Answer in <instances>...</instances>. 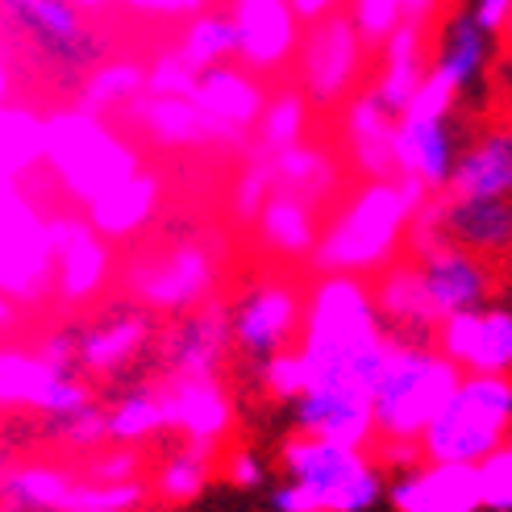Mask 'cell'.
<instances>
[{
  "instance_id": "cell-1",
  "label": "cell",
  "mask_w": 512,
  "mask_h": 512,
  "mask_svg": "<svg viewBox=\"0 0 512 512\" xmlns=\"http://www.w3.org/2000/svg\"><path fill=\"white\" fill-rule=\"evenodd\" d=\"M392 329L383 325L371 279L317 275L304 292V325L296 350L309 363V388L375 400Z\"/></svg>"
},
{
  "instance_id": "cell-2",
  "label": "cell",
  "mask_w": 512,
  "mask_h": 512,
  "mask_svg": "<svg viewBox=\"0 0 512 512\" xmlns=\"http://www.w3.org/2000/svg\"><path fill=\"white\" fill-rule=\"evenodd\" d=\"M279 471L284 483L267 492L271 512H371L379 500H388L392 483L367 450L296 429L279 442Z\"/></svg>"
},
{
  "instance_id": "cell-3",
  "label": "cell",
  "mask_w": 512,
  "mask_h": 512,
  "mask_svg": "<svg viewBox=\"0 0 512 512\" xmlns=\"http://www.w3.org/2000/svg\"><path fill=\"white\" fill-rule=\"evenodd\" d=\"M413 200L404 196L400 179H363L350 196L338 200L334 217L321 229V246L313 254L317 275H363L375 279L400 263L413 229Z\"/></svg>"
},
{
  "instance_id": "cell-4",
  "label": "cell",
  "mask_w": 512,
  "mask_h": 512,
  "mask_svg": "<svg viewBox=\"0 0 512 512\" xmlns=\"http://www.w3.org/2000/svg\"><path fill=\"white\" fill-rule=\"evenodd\" d=\"M458 383H463V367L450 363L433 338L392 334L375 388L379 442H421L433 417L458 392Z\"/></svg>"
},
{
  "instance_id": "cell-5",
  "label": "cell",
  "mask_w": 512,
  "mask_h": 512,
  "mask_svg": "<svg viewBox=\"0 0 512 512\" xmlns=\"http://www.w3.org/2000/svg\"><path fill=\"white\" fill-rule=\"evenodd\" d=\"M46 171L71 204L88 209L113 184L142 171V155L109 117L67 105L46 113Z\"/></svg>"
},
{
  "instance_id": "cell-6",
  "label": "cell",
  "mask_w": 512,
  "mask_h": 512,
  "mask_svg": "<svg viewBox=\"0 0 512 512\" xmlns=\"http://www.w3.org/2000/svg\"><path fill=\"white\" fill-rule=\"evenodd\" d=\"M221 250L209 238H179L163 250L134 254L121 267V292L155 317H188L200 304L217 300Z\"/></svg>"
},
{
  "instance_id": "cell-7",
  "label": "cell",
  "mask_w": 512,
  "mask_h": 512,
  "mask_svg": "<svg viewBox=\"0 0 512 512\" xmlns=\"http://www.w3.org/2000/svg\"><path fill=\"white\" fill-rule=\"evenodd\" d=\"M512 438V375H463L458 392L425 429L421 450L433 463L479 467Z\"/></svg>"
},
{
  "instance_id": "cell-8",
  "label": "cell",
  "mask_w": 512,
  "mask_h": 512,
  "mask_svg": "<svg viewBox=\"0 0 512 512\" xmlns=\"http://www.w3.org/2000/svg\"><path fill=\"white\" fill-rule=\"evenodd\" d=\"M0 296L5 309H38L55 296L50 217L13 179H0Z\"/></svg>"
},
{
  "instance_id": "cell-9",
  "label": "cell",
  "mask_w": 512,
  "mask_h": 512,
  "mask_svg": "<svg viewBox=\"0 0 512 512\" xmlns=\"http://www.w3.org/2000/svg\"><path fill=\"white\" fill-rule=\"evenodd\" d=\"M367 55L371 46L354 30L350 13H334L317 25H304L296 50L300 92L313 100V109H346L367 75Z\"/></svg>"
},
{
  "instance_id": "cell-10",
  "label": "cell",
  "mask_w": 512,
  "mask_h": 512,
  "mask_svg": "<svg viewBox=\"0 0 512 512\" xmlns=\"http://www.w3.org/2000/svg\"><path fill=\"white\" fill-rule=\"evenodd\" d=\"M96 404V392L84 371L50 367L34 346H5L0 350V408L13 417H42L67 421Z\"/></svg>"
},
{
  "instance_id": "cell-11",
  "label": "cell",
  "mask_w": 512,
  "mask_h": 512,
  "mask_svg": "<svg viewBox=\"0 0 512 512\" xmlns=\"http://www.w3.org/2000/svg\"><path fill=\"white\" fill-rule=\"evenodd\" d=\"M229 321H234V350L246 363H263L300 342L304 292L284 275H263L229 304Z\"/></svg>"
},
{
  "instance_id": "cell-12",
  "label": "cell",
  "mask_w": 512,
  "mask_h": 512,
  "mask_svg": "<svg viewBox=\"0 0 512 512\" xmlns=\"http://www.w3.org/2000/svg\"><path fill=\"white\" fill-rule=\"evenodd\" d=\"M50 246H55V300L63 309H88L117 275L113 242L100 238L84 213H50Z\"/></svg>"
},
{
  "instance_id": "cell-13",
  "label": "cell",
  "mask_w": 512,
  "mask_h": 512,
  "mask_svg": "<svg viewBox=\"0 0 512 512\" xmlns=\"http://www.w3.org/2000/svg\"><path fill=\"white\" fill-rule=\"evenodd\" d=\"M234 350V321H229V304L209 300L196 313L175 317L159 334V379H204L221 375L225 354Z\"/></svg>"
},
{
  "instance_id": "cell-14",
  "label": "cell",
  "mask_w": 512,
  "mask_h": 512,
  "mask_svg": "<svg viewBox=\"0 0 512 512\" xmlns=\"http://www.w3.org/2000/svg\"><path fill=\"white\" fill-rule=\"evenodd\" d=\"M125 121L159 150H196V146H225V150H250L254 138L229 134L213 117H204L192 96H138Z\"/></svg>"
},
{
  "instance_id": "cell-15",
  "label": "cell",
  "mask_w": 512,
  "mask_h": 512,
  "mask_svg": "<svg viewBox=\"0 0 512 512\" xmlns=\"http://www.w3.org/2000/svg\"><path fill=\"white\" fill-rule=\"evenodd\" d=\"M229 17L238 25V63L254 75H275L296 63L304 25L292 0H229Z\"/></svg>"
},
{
  "instance_id": "cell-16",
  "label": "cell",
  "mask_w": 512,
  "mask_h": 512,
  "mask_svg": "<svg viewBox=\"0 0 512 512\" xmlns=\"http://www.w3.org/2000/svg\"><path fill=\"white\" fill-rule=\"evenodd\" d=\"M438 350L450 363L463 367V375H512V309L488 304L442 321L433 334Z\"/></svg>"
},
{
  "instance_id": "cell-17",
  "label": "cell",
  "mask_w": 512,
  "mask_h": 512,
  "mask_svg": "<svg viewBox=\"0 0 512 512\" xmlns=\"http://www.w3.org/2000/svg\"><path fill=\"white\" fill-rule=\"evenodd\" d=\"M159 392L167 404V433H179L184 442L225 446L238 425L234 396L221 383V375L204 379H159Z\"/></svg>"
},
{
  "instance_id": "cell-18",
  "label": "cell",
  "mask_w": 512,
  "mask_h": 512,
  "mask_svg": "<svg viewBox=\"0 0 512 512\" xmlns=\"http://www.w3.org/2000/svg\"><path fill=\"white\" fill-rule=\"evenodd\" d=\"M150 346H159L155 313L130 300L80 329V371L88 379H113L125 367H134Z\"/></svg>"
},
{
  "instance_id": "cell-19",
  "label": "cell",
  "mask_w": 512,
  "mask_h": 512,
  "mask_svg": "<svg viewBox=\"0 0 512 512\" xmlns=\"http://www.w3.org/2000/svg\"><path fill=\"white\" fill-rule=\"evenodd\" d=\"M383 504L392 512H483L479 467L425 458L413 471L392 475Z\"/></svg>"
},
{
  "instance_id": "cell-20",
  "label": "cell",
  "mask_w": 512,
  "mask_h": 512,
  "mask_svg": "<svg viewBox=\"0 0 512 512\" xmlns=\"http://www.w3.org/2000/svg\"><path fill=\"white\" fill-rule=\"evenodd\" d=\"M5 17L63 67H88L96 59V42L84 21L88 13L75 0H5Z\"/></svg>"
},
{
  "instance_id": "cell-21",
  "label": "cell",
  "mask_w": 512,
  "mask_h": 512,
  "mask_svg": "<svg viewBox=\"0 0 512 512\" xmlns=\"http://www.w3.org/2000/svg\"><path fill=\"white\" fill-rule=\"evenodd\" d=\"M421 271H425V284L429 296L438 304V317L450 321L458 313H471V309H488L492 304V288H496V275L492 263L483 254L458 246L454 238L433 246L429 254H421Z\"/></svg>"
},
{
  "instance_id": "cell-22",
  "label": "cell",
  "mask_w": 512,
  "mask_h": 512,
  "mask_svg": "<svg viewBox=\"0 0 512 512\" xmlns=\"http://www.w3.org/2000/svg\"><path fill=\"white\" fill-rule=\"evenodd\" d=\"M458 117H400L396 121V163L400 175H413L429 192H446L463 155Z\"/></svg>"
},
{
  "instance_id": "cell-23",
  "label": "cell",
  "mask_w": 512,
  "mask_h": 512,
  "mask_svg": "<svg viewBox=\"0 0 512 512\" xmlns=\"http://www.w3.org/2000/svg\"><path fill=\"white\" fill-rule=\"evenodd\" d=\"M396 113H388L375 100V92H358L350 105L342 109V146L350 167L363 179H400V163H396Z\"/></svg>"
},
{
  "instance_id": "cell-24",
  "label": "cell",
  "mask_w": 512,
  "mask_h": 512,
  "mask_svg": "<svg viewBox=\"0 0 512 512\" xmlns=\"http://www.w3.org/2000/svg\"><path fill=\"white\" fill-rule=\"evenodd\" d=\"M192 100L200 105L204 117H213L221 130L229 134H242V138H254L259 121L267 113V100L271 92L263 88V80L254 75L250 67L242 63H221L213 71L200 75V84L192 92Z\"/></svg>"
},
{
  "instance_id": "cell-25",
  "label": "cell",
  "mask_w": 512,
  "mask_h": 512,
  "mask_svg": "<svg viewBox=\"0 0 512 512\" xmlns=\"http://www.w3.org/2000/svg\"><path fill=\"white\" fill-rule=\"evenodd\" d=\"M375 55H379V63H375L371 92L383 109L400 117L408 105H413L417 88L425 84V75L433 67V30H421V25L404 21Z\"/></svg>"
},
{
  "instance_id": "cell-26",
  "label": "cell",
  "mask_w": 512,
  "mask_h": 512,
  "mask_svg": "<svg viewBox=\"0 0 512 512\" xmlns=\"http://www.w3.org/2000/svg\"><path fill=\"white\" fill-rule=\"evenodd\" d=\"M371 292H375V304H379V317H383V325H388L392 334H400V338H433L442 329L438 304H433V296H429L425 271H421L417 259L392 263L388 271H379L371 279Z\"/></svg>"
},
{
  "instance_id": "cell-27",
  "label": "cell",
  "mask_w": 512,
  "mask_h": 512,
  "mask_svg": "<svg viewBox=\"0 0 512 512\" xmlns=\"http://www.w3.org/2000/svg\"><path fill=\"white\" fill-rule=\"evenodd\" d=\"M446 196L454 200H512V130L488 125L467 138Z\"/></svg>"
},
{
  "instance_id": "cell-28",
  "label": "cell",
  "mask_w": 512,
  "mask_h": 512,
  "mask_svg": "<svg viewBox=\"0 0 512 512\" xmlns=\"http://www.w3.org/2000/svg\"><path fill=\"white\" fill-rule=\"evenodd\" d=\"M80 483V471L55 463V458H5L0 504L5 512H67Z\"/></svg>"
},
{
  "instance_id": "cell-29",
  "label": "cell",
  "mask_w": 512,
  "mask_h": 512,
  "mask_svg": "<svg viewBox=\"0 0 512 512\" xmlns=\"http://www.w3.org/2000/svg\"><path fill=\"white\" fill-rule=\"evenodd\" d=\"M159 204H163V179H159V171L142 167L130 179L113 184L105 196H96L84 209V217L92 221V229L100 238L130 242L159 217Z\"/></svg>"
},
{
  "instance_id": "cell-30",
  "label": "cell",
  "mask_w": 512,
  "mask_h": 512,
  "mask_svg": "<svg viewBox=\"0 0 512 512\" xmlns=\"http://www.w3.org/2000/svg\"><path fill=\"white\" fill-rule=\"evenodd\" d=\"M321 209H313L309 200H300L292 192H275L267 200V209L254 221V238H259V250L271 254V259H284V263H309L313 267V254L321 246Z\"/></svg>"
},
{
  "instance_id": "cell-31",
  "label": "cell",
  "mask_w": 512,
  "mask_h": 512,
  "mask_svg": "<svg viewBox=\"0 0 512 512\" xmlns=\"http://www.w3.org/2000/svg\"><path fill=\"white\" fill-rule=\"evenodd\" d=\"M488 63H492V34L483 30L467 9L450 13L438 30V42H433V71L446 75V80L467 96L483 80Z\"/></svg>"
},
{
  "instance_id": "cell-32",
  "label": "cell",
  "mask_w": 512,
  "mask_h": 512,
  "mask_svg": "<svg viewBox=\"0 0 512 512\" xmlns=\"http://www.w3.org/2000/svg\"><path fill=\"white\" fill-rule=\"evenodd\" d=\"M275 167V192H292L300 200H309L313 209H325L329 200L342 196V167L317 142H300L271 155Z\"/></svg>"
},
{
  "instance_id": "cell-33",
  "label": "cell",
  "mask_w": 512,
  "mask_h": 512,
  "mask_svg": "<svg viewBox=\"0 0 512 512\" xmlns=\"http://www.w3.org/2000/svg\"><path fill=\"white\" fill-rule=\"evenodd\" d=\"M446 229L458 246L483 259L512 254V200H454L446 196Z\"/></svg>"
},
{
  "instance_id": "cell-34",
  "label": "cell",
  "mask_w": 512,
  "mask_h": 512,
  "mask_svg": "<svg viewBox=\"0 0 512 512\" xmlns=\"http://www.w3.org/2000/svg\"><path fill=\"white\" fill-rule=\"evenodd\" d=\"M38 167H46V113L5 100L0 105V179L25 184Z\"/></svg>"
},
{
  "instance_id": "cell-35",
  "label": "cell",
  "mask_w": 512,
  "mask_h": 512,
  "mask_svg": "<svg viewBox=\"0 0 512 512\" xmlns=\"http://www.w3.org/2000/svg\"><path fill=\"white\" fill-rule=\"evenodd\" d=\"M213 467H217V446L184 442L155 467V475H150V496H155L163 508H188L209 492Z\"/></svg>"
},
{
  "instance_id": "cell-36",
  "label": "cell",
  "mask_w": 512,
  "mask_h": 512,
  "mask_svg": "<svg viewBox=\"0 0 512 512\" xmlns=\"http://www.w3.org/2000/svg\"><path fill=\"white\" fill-rule=\"evenodd\" d=\"M138 96H146V63L105 59L84 75L80 92H75V105L96 113V117H109V113H125Z\"/></svg>"
},
{
  "instance_id": "cell-37",
  "label": "cell",
  "mask_w": 512,
  "mask_h": 512,
  "mask_svg": "<svg viewBox=\"0 0 512 512\" xmlns=\"http://www.w3.org/2000/svg\"><path fill=\"white\" fill-rule=\"evenodd\" d=\"M175 50L196 75L213 71L221 63H238V25L229 17V9H209L184 21V30L175 38Z\"/></svg>"
},
{
  "instance_id": "cell-38",
  "label": "cell",
  "mask_w": 512,
  "mask_h": 512,
  "mask_svg": "<svg viewBox=\"0 0 512 512\" xmlns=\"http://www.w3.org/2000/svg\"><path fill=\"white\" fill-rule=\"evenodd\" d=\"M105 408H109V446H142L150 438H159V433H167V404H163L159 383L155 388L121 392Z\"/></svg>"
},
{
  "instance_id": "cell-39",
  "label": "cell",
  "mask_w": 512,
  "mask_h": 512,
  "mask_svg": "<svg viewBox=\"0 0 512 512\" xmlns=\"http://www.w3.org/2000/svg\"><path fill=\"white\" fill-rule=\"evenodd\" d=\"M309 109H313V100L304 96L300 88L271 92L267 113L259 121V130H254V146L267 150V155H279V150H288V146H300L304 130H309Z\"/></svg>"
},
{
  "instance_id": "cell-40",
  "label": "cell",
  "mask_w": 512,
  "mask_h": 512,
  "mask_svg": "<svg viewBox=\"0 0 512 512\" xmlns=\"http://www.w3.org/2000/svg\"><path fill=\"white\" fill-rule=\"evenodd\" d=\"M275 196V167L271 155L259 146L246 150V163L238 167V179L229 188V213H234L238 225H254L259 213L267 209V200Z\"/></svg>"
},
{
  "instance_id": "cell-41",
  "label": "cell",
  "mask_w": 512,
  "mask_h": 512,
  "mask_svg": "<svg viewBox=\"0 0 512 512\" xmlns=\"http://www.w3.org/2000/svg\"><path fill=\"white\" fill-rule=\"evenodd\" d=\"M254 383H259V392L271 400V404H296L304 392H309V363H304V354L292 346V350H279L263 363H254Z\"/></svg>"
},
{
  "instance_id": "cell-42",
  "label": "cell",
  "mask_w": 512,
  "mask_h": 512,
  "mask_svg": "<svg viewBox=\"0 0 512 512\" xmlns=\"http://www.w3.org/2000/svg\"><path fill=\"white\" fill-rule=\"evenodd\" d=\"M42 433H46V438L55 442V446H63V450L96 454V450L109 446V408H105V404H92V408H84L80 417L42 425Z\"/></svg>"
},
{
  "instance_id": "cell-43",
  "label": "cell",
  "mask_w": 512,
  "mask_h": 512,
  "mask_svg": "<svg viewBox=\"0 0 512 512\" xmlns=\"http://www.w3.org/2000/svg\"><path fill=\"white\" fill-rule=\"evenodd\" d=\"M150 496V479H130V483H80L75 488L71 508H92V512H142Z\"/></svg>"
},
{
  "instance_id": "cell-44",
  "label": "cell",
  "mask_w": 512,
  "mask_h": 512,
  "mask_svg": "<svg viewBox=\"0 0 512 512\" xmlns=\"http://www.w3.org/2000/svg\"><path fill=\"white\" fill-rule=\"evenodd\" d=\"M350 21L371 50H379L404 25V0H350Z\"/></svg>"
},
{
  "instance_id": "cell-45",
  "label": "cell",
  "mask_w": 512,
  "mask_h": 512,
  "mask_svg": "<svg viewBox=\"0 0 512 512\" xmlns=\"http://www.w3.org/2000/svg\"><path fill=\"white\" fill-rule=\"evenodd\" d=\"M75 471L84 483H130L142 479V454L134 446H105L96 454H84V463Z\"/></svg>"
},
{
  "instance_id": "cell-46",
  "label": "cell",
  "mask_w": 512,
  "mask_h": 512,
  "mask_svg": "<svg viewBox=\"0 0 512 512\" xmlns=\"http://www.w3.org/2000/svg\"><path fill=\"white\" fill-rule=\"evenodd\" d=\"M196 84H200V75L179 59L175 46L159 50V55L146 63V92L150 96H192Z\"/></svg>"
},
{
  "instance_id": "cell-47",
  "label": "cell",
  "mask_w": 512,
  "mask_h": 512,
  "mask_svg": "<svg viewBox=\"0 0 512 512\" xmlns=\"http://www.w3.org/2000/svg\"><path fill=\"white\" fill-rule=\"evenodd\" d=\"M483 512H512V438L479 463Z\"/></svg>"
},
{
  "instance_id": "cell-48",
  "label": "cell",
  "mask_w": 512,
  "mask_h": 512,
  "mask_svg": "<svg viewBox=\"0 0 512 512\" xmlns=\"http://www.w3.org/2000/svg\"><path fill=\"white\" fill-rule=\"evenodd\" d=\"M458 100H463V92H458L446 75H438L429 67V75H425V84L417 88V96H413V105H408L400 117H454L458 113Z\"/></svg>"
},
{
  "instance_id": "cell-49",
  "label": "cell",
  "mask_w": 512,
  "mask_h": 512,
  "mask_svg": "<svg viewBox=\"0 0 512 512\" xmlns=\"http://www.w3.org/2000/svg\"><path fill=\"white\" fill-rule=\"evenodd\" d=\"M221 479L229 483L234 492H263L267 488V458L259 450H250V446H238V450H229L221 458Z\"/></svg>"
},
{
  "instance_id": "cell-50",
  "label": "cell",
  "mask_w": 512,
  "mask_h": 512,
  "mask_svg": "<svg viewBox=\"0 0 512 512\" xmlns=\"http://www.w3.org/2000/svg\"><path fill=\"white\" fill-rule=\"evenodd\" d=\"M34 350L46 358L50 367H63V371H80V329L71 325H55L46 334L34 338Z\"/></svg>"
},
{
  "instance_id": "cell-51",
  "label": "cell",
  "mask_w": 512,
  "mask_h": 512,
  "mask_svg": "<svg viewBox=\"0 0 512 512\" xmlns=\"http://www.w3.org/2000/svg\"><path fill=\"white\" fill-rule=\"evenodd\" d=\"M121 9H130L138 17H196V13H209L213 0H117Z\"/></svg>"
},
{
  "instance_id": "cell-52",
  "label": "cell",
  "mask_w": 512,
  "mask_h": 512,
  "mask_svg": "<svg viewBox=\"0 0 512 512\" xmlns=\"http://www.w3.org/2000/svg\"><path fill=\"white\" fill-rule=\"evenodd\" d=\"M375 463L388 475H404L417 463H425V450L421 442H375Z\"/></svg>"
},
{
  "instance_id": "cell-53",
  "label": "cell",
  "mask_w": 512,
  "mask_h": 512,
  "mask_svg": "<svg viewBox=\"0 0 512 512\" xmlns=\"http://www.w3.org/2000/svg\"><path fill=\"white\" fill-rule=\"evenodd\" d=\"M467 13H471L492 38H504V25H508V13H512V0H471Z\"/></svg>"
},
{
  "instance_id": "cell-54",
  "label": "cell",
  "mask_w": 512,
  "mask_h": 512,
  "mask_svg": "<svg viewBox=\"0 0 512 512\" xmlns=\"http://www.w3.org/2000/svg\"><path fill=\"white\" fill-rule=\"evenodd\" d=\"M442 17V0H404V21L421 25V30H433Z\"/></svg>"
},
{
  "instance_id": "cell-55",
  "label": "cell",
  "mask_w": 512,
  "mask_h": 512,
  "mask_svg": "<svg viewBox=\"0 0 512 512\" xmlns=\"http://www.w3.org/2000/svg\"><path fill=\"white\" fill-rule=\"evenodd\" d=\"M292 9L300 17V25H317L325 17H334L342 13V0H292Z\"/></svg>"
},
{
  "instance_id": "cell-56",
  "label": "cell",
  "mask_w": 512,
  "mask_h": 512,
  "mask_svg": "<svg viewBox=\"0 0 512 512\" xmlns=\"http://www.w3.org/2000/svg\"><path fill=\"white\" fill-rule=\"evenodd\" d=\"M75 5H80L84 13H100L105 5H113V0H75Z\"/></svg>"
},
{
  "instance_id": "cell-57",
  "label": "cell",
  "mask_w": 512,
  "mask_h": 512,
  "mask_svg": "<svg viewBox=\"0 0 512 512\" xmlns=\"http://www.w3.org/2000/svg\"><path fill=\"white\" fill-rule=\"evenodd\" d=\"M508 130H512V80H508Z\"/></svg>"
},
{
  "instance_id": "cell-58",
  "label": "cell",
  "mask_w": 512,
  "mask_h": 512,
  "mask_svg": "<svg viewBox=\"0 0 512 512\" xmlns=\"http://www.w3.org/2000/svg\"><path fill=\"white\" fill-rule=\"evenodd\" d=\"M504 38L512 42V13H508V25H504Z\"/></svg>"
},
{
  "instance_id": "cell-59",
  "label": "cell",
  "mask_w": 512,
  "mask_h": 512,
  "mask_svg": "<svg viewBox=\"0 0 512 512\" xmlns=\"http://www.w3.org/2000/svg\"><path fill=\"white\" fill-rule=\"evenodd\" d=\"M67 512H92V508H67Z\"/></svg>"
}]
</instances>
